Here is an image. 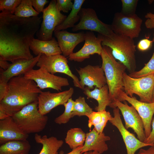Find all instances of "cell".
I'll return each instance as SVG.
<instances>
[{"instance_id": "cell-1", "label": "cell", "mask_w": 154, "mask_h": 154, "mask_svg": "<svg viewBox=\"0 0 154 154\" xmlns=\"http://www.w3.org/2000/svg\"><path fill=\"white\" fill-rule=\"evenodd\" d=\"M41 22L38 16L25 18L1 13L0 59L12 63L33 58L30 46Z\"/></svg>"}, {"instance_id": "cell-2", "label": "cell", "mask_w": 154, "mask_h": 154, "mask_svg": "<svg viewBox=\"0 0 154 154\" xmlns=\"http://www.w3.org/2000/svg\"><path fill=\"white\" fill-rule=\"evenodd\" d=\"M8 84L7 94L0 101V108L9 117H12L26 106L37 101L42 92L34 81L24 75L12 78Z\"/></svg>"}, {"instance_id": "cell-3", "label": "cell", "mask_w": 154, "mask_h": 154, "mask_svg": "<svg viewBox=\"0 0 154 154\" xmlns=\"http://www.w3.org/2000/svg\"><path fill=\"white\" fill-rule=\"evenodd\" d=\"M102 46H106L111 50L116 59L124 65L130 73L136 68L135 54L136 46L133 39L115 33L110 37L99 34Z\"/></svg>"}, {"instance_id": "cell-4", "label": "cell", "mask_w": 154, "mask_h": 154, "mask_svg": "<svg viewBox=\"0 0 154 154\" xmlns=\"http://www.w3.org/2000/svg\"><path fill=\"white\" fill-rule=\"evenodd\" d=\"M101 56V67L104 70L107 84L112 102L118 99V95L123 90V74L126 69L120 62H117L113 57L111 50L106 46H102Z\"/></svg>"}, {"instance_id": "cell-5", "label": "cell", "mask_w": 154, "mask_h": 154, "mask_svg": "<svg viewBox=\"0 0 154 154\" xmlns=\"http://www.w3.org/2000/svg\"><path fill=\"white\" fill-rule=\"evenodd\" d=\"M12 117L21 130L27 134L42 131L48 120L47 116L39 112L38 101L26 106Z\"/></svg>"}, {"instance_id": "cell-6", "label": "cell", "mask_w": 154, "mask_h": 154, "mask_svg": "<svg viewBox=\"0 0 154 154\" xmlns=\"http://www.w3.org/2000/svg\"><path fill=\"white\" fill-rule=\"evenodd\" d=\"M123 90L129 96L135 94L140 98L139 101L152 102L154 87V74L139 78L130 76L125 72L123 74Z\"/></svg>"}, {"instance_id": "cell-7", "label": "cell", "mask_w": 154, "mask_h": 154, "mask_svg": "<svg viewBox=\"0 0 154 154\" xmlns=\"http://www.w3.org/2000/svg\"><path fill=\"white\" fill-rule=\"evenodd\" d=\"M80 21L72 28L73 32L81 30L95 31L102 35L110 37L114 33L111 25L106 24L101 21L95 11L90 8H82L79 13Z\"/></svg>"}, {"instance_id": "cell-8", "label": "cell", "mask_w": 154, "mask_h": 154, "mask_svg": "<svg viewBox=\"0 0 154 154\" xmlns=\"http://www.w3.org/2000/svg\"><path fill=\"white\" fill-rule=\"evenodd\" d=\"M56 2L55 0L51 1L42 12V21L38 34L39 40H51L56 28L61 24L67 17L58 10Z\"/></svg>"}, {"instance_id": "cell-9", "label": "cell", "mask_w": 154, "mask_h": 154, "mask_svg": "<svg viewBox=\"0 0 154 154\" xmlns=\"http://www.w3.org/2000/svg\"><path fill=\"white\" fill-rule=\"evenodd\" d=\"M142 23V19L136 14L126 15L117 12L111 26L115 33L133 39L139 36Z\"/></svg>"}, {"instance_id": "cell-10", "label": "cell", "mask_w": 154, "mask_h": 154, "mask_svg": "<svg viewBox=\"0 0 154 154\" xmlns=\"http://www.w3.org/2000/svg\"><path fill=\"white\" fill-rule=\"evenodd\" d=\"M24 76L34 81L40 90L50 88L59 91L62 90L63 87L69 85L68 78L52 74L42 67L37 70L33 69Z\"/></svg>"}, {"instance_id": "cell-11", "label": "cell", "mask_w": 154, "mask_h": 154, "mask_svg": "<svg viewBox=\"0 0 154 154\" xmlns=\"http://www.w3.org/2000/svg\"><path fill=\"white\" fill-rule=\"evenodd\" d=\"M68 63L67 58L63 55L47 56L42 54L36 65L39 68H44L49 72L52 74L60 73L68 76L73 79L74 86L82 89L78 78L72 73Z\"/></svg>"}, {"instance_id": "cell-12", "label": "cell", "mask_w": 154, "mask_h": 154, "mask_svg": "<svg viewBox=\"0 0 154 154\" xmlns=\"http://www.w3.org/2000/svg\"><path fill=\"white\" fill-rule=\"evenodd\" d=\"M110 107L119 109L123 117L126 129L131 128L137 135V139L144 143L146 138L143 122L134 108L132 106H129L126 102L123 103L117 99L113 101Z\"/></svg>"}, {"instance_id": "cell-13", "label": "cell", "mask_w": 154, "mask_h": 154, "mask_svg": "<svg viewBox=\"0 0 154 154\" xmlns=\"http://www.w3.org/2000/svg\"><path fill=\"white\" fill-rule=\"evenodd\" d=\"M74 92V89L72 87L68 90L57 93L42 91L38 98L39 112L43 115H46L58 106L64 105L71 98Z\"/></svg>"}, {"instance_id": "cell-14", "label": "cell", "mask_w": 154, "mask_h": 154, "mask_svg": "<svg viewBox=\"0 0 154 154\" xmlns=\"http://www.w3.org/2000/svg\"><path fill=\"white\" fill-rule=\"evenodd\" d=\"M117 100L121 102L126 101L134 108L143 122L146 137H148L151 130V123L154 114V102H141L135 97H131L128 96L123 90L120 91Z\"/></svg>"}, {"instance_id": "cell-15", "label": "cell", "mask_w": 154, "mask_h": 154, "mask_svg": "<svg viewBox=\"0 0 154 154\" xmlns=\"http://www.w3.org/2000/svg\"><path fill=\"white\" fill-rule=\"evenodd\" d=\"M80 78L82 89L86 86L90 89L95 86L100 88L107 84L106 78L103 70L99 66L88 65L76 69Z\"/></svg>"}, {"instance_id": "cell-16", "label": "cell", "mask_w": 154, "mask_h": 154, "mask_svg": "<svg viewBox=\"0 0 154 154\" xmlns=\"http://www.w3.org/2000/svg\"><path fill=\"white\" fill-rule=\"evenodd\" d=\"M113 112L114 117L112 116L109 121L118 129L120 133L126 146L127 154H135L139 149L154 145L141 141L126 129L122 123L118 108L113 109Z\"/></svg>"}, {"instance_id": "cell-17", "label": "cell", "mask_w": 154, "mask_h": 154, "mask_svg": "<svg viewBox=\"0 0 154 154\" xmlns=\"http://www.w3.org/2000/svg\"><path fill=\"white\" fill-rule=\"evenodd\" d=\"M85 43L79 51L73 52L68 57L70 61L81 62L89 58L91 55L95 54L100 55L102 48V40L98 36L97 37L92 31L85 33Z\"/></svg>"}, {"instance_id": "cell-18", "label": "cell", "mask_w": 154, "mask_h": 154, "mask_svg": "<svg viewBox=\"0 0 154 154\" xmlns=\"http://www.w3.org/2000/svg\"><path fill=\"white\" fill-rule=\"evenodd\" d=\"M41 54L30 59L21 58L16 60L10 64L9 67L6 70L0 68V78L9 82L13 77L24 75L33 69Z\"/></svg>"}, {"instance_id": "cell-19", "label": "cell", "mask_w": 154, "mask_h": 154, "mask_svg": "<svg viewBox=\"0 0 154 154\" xmlns=\"http://www.w3.org/2000/svg\"><path fill=\"white\" fill-rule=\"evenodd\" d=\"M28 134L23 132L11 117L0 120V144L8 142L27 140Z\"/></svg>"}, {"instance_id": "cell-20", "label": "cell", "mask_w": 154, "mask_h": 154, "mask_svg": "<svg viewBox=\"0 0 154 154\" xmlns=\"http://www.w3.org/2000/svg\"><path fill=\"white\" fill-rule=\"evenodd\" d=\"M63 55L68 57L73 52L74 49L80 43L84 41L85 33L69 32L66 30L54 32Z\"/></svg>"}, {"instance_id": "cell-21", "label": "cell", "mask_w": 154, "mask_h": 154, "mask_svg": "<svg viewBox=\"0 0 154 154\" xmlns=\"http://www.w3.org/2000/svg\"><path fill=\"white\" fill-rule=\"evenodd\" d=\"M110 139L109 136L105 135L103 132L99 133L94 128L86 134L84 144L80 149L81 153L96 151L101 154L108 150L106 141Z\"/></svg>"}, {"instance_id": "cell-22", "label": "cell", "mask_w": 154, "mask_h": 154, "mask_svg": "<svg viewBox=\"0 0 154 154\" xmlns=\"http://www.w3.org/2000/svg\"><path fill=\"white\" fill-rule=\"evenodd\" d=\"M30 48L37 56L43 54L47 56H52L62 54L58 41L54 37L48 40L34 38L30 44Z\"/></svg>"}, {"instance_id": "cell-23", "label": "cell", "mask_w": 154, "mask_h": 154, "mask_svg": "<svg viewBox=\"0 0 154 154\" xmlns=\"http://www.w3.org/2000/svg\"><path fill=\"white\" fill-rule=\"evenodd\" d=\"M83 93L87 98H92L96 100L98 106L96 107L95 110L97 111L106 110V107L111 106L112 102L109 92L108 87L107 84L100 88L95 87L92 90H90L87 87L84 89Z\"/></svg>"}, {"instance_id": "cell-24", "label": "cell", "mask_w": 154, "mask_h": 154, "mask_svg": "<svg viewBox=\"0 0 154 154\" xmlns=\"http://www.w3.org/2000/svg\"><path fill=\"white\" fill-rule=\"evenodd\" d=\"M34 139L38 143L42 145V147L39 154H58V151L63 144L62 140L51 136L48 137L47 135L41 136L35 133Z\"/></svg>"}, {"instance_id": "cell-25", "label": "cell", "mask_w": 154, "mask_h": 154, "mask_svg": "<svg viewBox=\"0 0 154 154\" xmlns=\"http://www.w3.org/2000/svg\"><path fill=\"white\" fill-rule=\"evenodd\" d=\"M31 148L27 140L11 141L1 145L0 154H29Z\"/></svg>"}, {"instance_id": "cell-26", "label": "cell", "mask_w": 154, "mask_h": 154, "mask_svg": "<svg viewBox=\"0 0 154 154\" xmlns=\"http://www.w3.org/2000/svg\"><path fill=\"white\" fill-rule=\"evenodd\" d=\"M112 116L110 113L106 110L92 112L87 117L88 118V126L91 129L92 126L99 133L103 132L107 123Z\"/></svg>"}, {"instance_id": "cell-27", "label": "cell", "mask_w": 154, "mask_h": 154, "mask_svg": "<svg viewBox=\"0 0 154 154\" xmlns=\"http://www.w3.org/2000/svg\"><path fill=\"white\" fill-rule=\"evenodd\" d=\"M84 1V0H74L70 13L63 22L56 28L54 31L64 30L73 27L75 24L79 20V13Z\"/></svg>"}, {"instance_id": "cell-28", "label": "cell", "mask_w": 154, "mask_h": 154, "mask_svg": "<svg viewBox=\"0 0 154 154\" xmlns=\"http://www.w3.org/2000/svg\"><path fill=\"white\" fill-rule=\"evenodd\" d=\"M86 138V134L80 128H74L68 131L65 140L70 147L73 149L83 146Z\"/></svg>"}, {"instance_id": "cell-29", "label": "cell", "mask_w": 154, "mask_h": 154, "mask_svg": "<svg viewBox=\"0 0 154 154\" xmlns=\"http://www.w3.org/2000/svg\"><path fill=\"white\" fill-rule=\"evenodd\" d=\"M14 14L19 17L29 18L38 16L39 14L33 7L31 0H22Z\"/></svg>"}, {"instance_id": "cell-30", "label": "cell", "mask_w": 154, "mask_h": 154, "mask_svg": "<svg viewBox=\"0 0 154 154\" xmlns=\"http://www.w3.org/2000/svg\"><path fill=\"white\" fill-rule=\"evenodd\" d=\"M93 112V109L86 103L85 98L80 96L74 101L72 116L73 117L77 116L88 117Z\"/></svg>"}, {"instance_id": "cell-31", "label": "cell", "mask_w": 154, "mask_h": 154, "mask_svg": "<svg viewBox=\"0 0 154 154\" xmlns=\"http://www.w3.org/2000/svg\"><path fill=\"white\" fill-rule=\"evenodd\" d=\"M74 102V101L71 98L64 104V111L62 114L55 119L54 122L56 123L59 124L66 123L72 117Z\"/></svg>"}, {"instance_id": "cell-32", "label": "cell", "mask_w": 154, "mask_h": 154, "mask_svg": "<svg viewBox=\"0 0 154 154\" xmlns=\"http://www.w3.org/2000/svg\"><path fill=\"white\" fill-rule=\"evenodd\" d=\"M154 74V52L149 61L138 71L130 73L129 75L133 78H139Z\"/></svg>"}, {"instance_id": "cell-33", "label": "cell", "mask_w": 154, "mask_h": 154, "mask_svg": "<svg viewBox=\"0 0 154 154\" xmlns=\"http://www.w3.org/2000/svg\"><path fill=\"white\" fill-rule=\"evenodd\" d=\"M21 0H0V10L2 13L14 14Z\"/></svg>"}, {"instance_id": "cell-34", "label": "cell", "mask_w": 154, "mask_h": 154, "mask_svg": "<svg viewBox=\"0 0 154 154\" xmlns=\"http://www.w3.org/2000/svg\"><path fill=\"white\" fill-rule=\"evenodd\" d=\"M122 9L120 12L126 15L135 14L138 0H121Z\"/></svg>"}, {"instance_id": "cell-35", "label": "cell", "mask_w": 154, "mask_h": 154, "mask_svg": "<svg viewBox=\"0 0 154 154\" xmlns=\"http://www.w3.org/2000/svg\"><path fill=\"white\" fill-rule=\"evenodd\" d=\"M56 5L58 10L60 12L68 13L71 11L73 5L71 0H57Z\"/></svg>"}, {"instance_id": "cell-36", "label": "cell", "mask_w": 154, "mask_h": 154, "mask_svg": "<svg viewBox=\"0 0 154 154\" xmlns=\"http://www.w3.org/2000/svg\"><path fill=\"white\" fill-rule=\"evenodd\" d=\"M32 5L39 14L42 12L45 5L48 2L46 0H31Z\"/></svg>"}, {"instance_id": "cell-37", "label": "cell", "mask_w": 154, "mask_h": 154, "mask_svg": "<svg viewBox=\"0 0 154 154\" xmlns=\"http://www.w3.org/2000/svg\"><path fill=\"white\" fill-rule=\"evenodd\" d=\"M9 82L0 78V101L6 96L9 87Z\"/></svg>"}, {"instance_id": "cell-38", "label": "cell", "mask_w": 154, "mask_h": 154, "mask_svg": "<svg viewBox=\"0 0 154 154\" xmlns=\"http://www.w3.org/2000/svg\"><path fill=\"white\" fill-rule=\"evenodd\" d=\"M153 42L152 40L147 38L141 39L137 44V48L140 51H146L150 48Z\"/></svg>"}, {"instance_id": "cell-39", "label": "cell", "mask_w": 154, "mask_h": 154, "mask_svg": "<svg viewBox=\"0 0 154 154\" xmlns=\"http://www.w3.org/2000/svg\"><path fill=\"white\" fill-rule=\"evenodd\" d=\"M145 17L147 19L145 23L146 27L148 29H154V13H148Z\"/></svg>"}, {"instance_id": "cell-40", "label": "cell", "mask_w": 154, "mask_h": 154, "mask_svg": "<svg viewBox=\"0 0 154 154\" xmlns=\"http://www.w3.org/2000/svg\"><path fill=\"white\" fill-rule=\"evenodd\" d=\"M151 132L148 137L146 138L144 143L154 144V118L153 119L151 123Z\"/></svg>"}, {"instance_id": "cell-41", "label": "cell", "mask_w": 154, "mask_h": 154, "mask_svg": "<svg viewBox=\"0 0 154 154\" xmlns=\"http://www.w3.org/2000/svg\"><path fill=\"white\" fill-rule=\"evenodd\" d=\"M135 154H154V145L146 149L141 148L138 153Z\"/></svg>"}, {"instance_id": "cell-42", "label": "cell", "mask_w": 154, "mask_h": 154, "mask_svg": "<svg viewBox=\"0 0 154 154\" xmlns=\"http://www.w3.org/2000/svg\"><path fill=\"white\" fill-rule=\"evenodd\" d=\"M10 64L7 61L0 59V68L4 70L7 69L9 67Z\"/></svg>"}, {"instance_id": "cell-43", "label": "cell", "mask_w": 154, "mask_h": 154, "mask_svg": "<svg viewBox=\"0 0 154 154\" xmlns=\"http://www.w3.org/2000/svg\"><path fill=\"white\" fill-rule=\"evenodd\" d=\"M82 146H80L76 148L73 149L71 152L66 154H82L80 149ZM88 152L84 153L83 154H87Z\"/></svg>"}, {"instance_id": "cell-44", "label": "cell", "mask_w": 154, "mask_h": 154, "mask_svg": "<svg viewBox=\"0 0 154 154\" xmlns=\"http://www.w3.org/2000/svg\"><path fill=\"white\" fill-rule=\"evenodd\" d=\"M87 154H101L96 151H90L88 152Z\"/></svg>"}, {"instance_id": "cell-45", "label": "cell", "mask_w": 154, "mask_h": 154, "mask_svg": "<svg viewBox=\"0 0 154 154\" xmlns=\"http://www.w3.org/2000/svg\"><path fill=\"white\" fill-rule=\"evenodd\" d=\"M152 97H153L152 102H154V87L153 90V92Z\"/></svg>"}, {"instance_id": "cell-46", "label": "cell", "mask_w": 154, "mask_h": 154, "mask_svg": "<svg viewBox=\"0 0 154 154\" xmlns=\"http://www.w3.org/2000/svg\"><path fill=\"white\" fill-rule=\"evenodd\" d=\"M153 42H154V33L153 34V38L152 40Z\"/></svg>"}]
</instances>
